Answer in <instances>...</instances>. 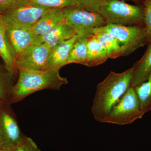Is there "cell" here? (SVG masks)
Segmentation results:
<instances>
[{"label": "cell", "instance_id": "1", "mask_svg": "<svg viewBox=\"0 0 151 151\" xmlns=\"http://www.w3.org/2000/svg\"><path fill=\"white\" fill-rule=\"evenodd\" d=\"M133 68L122 73L111 71L97 85L92 108L94 119L103 123L111 109L131 86Z\"/></svg>", "mask_w": 151, "mask_h": 151}, {"label": "cell", "instance_id": "2", "mask_svg": "<svg viewBox=\"0 0 151 151\" xmlns=\"http://www.w3.org/2000/svg\"><path fill=\"white\" fill-rule=\"evenodd\" d=\"M68 84L67 78L60 76L59 70L55 68L41 71L20 70L17 81L13 87L10 103H17L43 89L58 90L63 85Z\"/></svg>", "mask_w": 151, "mask_h": 151}, {"label": "cell", "instance_id": "3", "mask_svg": "<svg viewBox=\"0 0 151 151\" xmlns=\"http://www.w3.org/2000/svg\"><path fill=\"white\" fill-rule=\"evenodd\" d=\"M98 13L107 24L144 26V9L122 0H108L100 7Z\"/></svg>", "mask_w": 151, "mask_h": 151}, {"label": "cell", "instance_id": "4", "mask_svg": "<svg viewBox=\"0 0 151 151\" xmlns=\"http://www.w3.org/2000/svg\"><path fill=\"white\" fill-rule=\"evenodd\" d=\"M65 22L73 28L77 37L89 38L95 29L107 25L102 16L81 8L77 6L62 9Z\"/></svg>", "mask_w": 151, "mask_h": 151}, {"label": "cell", "instance_id": "5", "mask_svg": "<svg viewBox=\"0 0 151 151\" xmlns=\"http://www.w3.org/2000/svg\"><path fill=\"white\" fill-rule=\"evenodd\" d=\"M144 115L134 88L130 86L113 106L103 123L127 125L142 119Z\"/></svg>", "mask_w": 151, "mask_h": 151}, {"label": "cell", "instance_id": "6", "mask_svg": "<svg viewBox=\"0 0 151 151\" xmlns=\"http://www.w3.org/2000/svg\"><path fill=\"white\" fill-rule=\"evenodd\" d=\"M102 27L119 41L123 56L132 54L138 48L147 44L149 42L145 26L110 24Z\"/></svg>", "mask_w": 151, "mask_h": 151}, {"label": "cell", "instance_id": "7", "mask_svg": "<svg viewBox=\"0 0 151 151\" xmlns=\"http://www.w3.org/2000/svg\"><path fill=\"white\" fill-rule=\"evenodd\" d=\"M48 8L31 5L15 6L1 13L6 28L32 30Z\"/></svg>", "mask_w": 151, "mask_h": 151}, {"label": "cell", "instance_id": "8", "mask_svg": "<svg viewBox=\"0 0 151 151\" xmlns=\"http://www.w3.org/2000/svg\"><path fill=\"white\" fill-rule=\"evenodd\" d=\"M23 134L10 104L0 105V146L2 149L16 148Z\"/></svg>", "mask_w": 151, "mask_h": 151}, {"label": "cell", "instance_id": "9", "mask_svg": "<svg viewBox=\"0 0 151 151\" xmlns=\"http://www.w3.org/2000/svg\"><path fill=\"white\" fill-rule=\"evenodd\" d=\"M51 48L45 44L30 45L16 58L18 71H41L48 69L47 62Z\"/></svg>", "mask_w": 151, "mask_h": 151}, {"label": "cell", "instance_id": "10", "mask_svg": "<svg viewBox=\"0 0 151 151\" xmlns=\"http://www.w3.org/2000/svg\"><path fill=\"white\" fill-rule=\"evenodd\" d=\"M75 36L73 28L64 22L58 25L48 32L35 38L32 44H45L50 48L58 43Z\"/></svg>", "mask_w": 151, "mask_h": 151}, {"label": "cell", "instance_id": "11", "mask_svg": "<svg viewBox=\"0 0 151 151\" xmlns=\"http://www.w3.org/2000/svg\"><path fill=\"white\" fill-rule=\"evenodd\" d=\"M65 22L62 9H50L47 11L33 28L35 37L48 32L54 27Z\"/></svg>", "mask_w": 151, "mask_h": 151}, {"label": "cell", "instance_id": "12", "mask_svg": "<svg viewBox=\"0 0 151 151\" xmlns=\"http://www.w3.org/2000/svg\"><path fill=\"white\" fill-rule=\"evenodd\" d=\"M7 34L16 58L32 44L35 36L32 30L6 28Z\"/></svg>", "mask_w": 151, "mask_h": 151}, {"label": "cell", "instance_id": "13", "mask_svg": "<svg viewBox=\"0 0 151 151\" xmlns=\"http://www.w3.org/2000/svg\"><path fill=\"white\" fill-rule=\"evenodd\" d=\"M77 38L73 37L58 43L51 49L48 57L47 68L59 70L63 66L67 65L70 49Z\"/></svg>", "mask_w": 151, "mask_h": 151}, {"label": "cell", "instance_id": "14", "mask_svg": "<svg viewBox=\"0 0 151 151\" xmlns=\"http://www.w3.org/2000/svg\"><path fill=\"white\" fill-rule=\"evenodd\" d=\"M0 58L7 69L16 74L18 71L16 67V56L8 37L4 21L0 13Z\"/></svg>", "mask_w": 151, "mask_h": 151}, {"label": "cell", "instance_id": "15", "mask_svg": "<svg viewBox=\"0 0 151 151\" xmlns=\"http://www.w3.org/2000/svg\"><path fill=\"white\" fill-rule=\"evenodd\" d=\"M145 53L133 68L131 86L134 87L145 81L151 73V40L147 44Z\"/></svg>", "mask_w": 151, "mask_h": 151}, {"label": "cell", "instance_id": "16", "mask_svg": "<svg viewBox=\"0 0 151 151\" xmlns=\"http://www.w3.org/2000/svg\"><path fill=\"white\" fill-rule=\"evenodd\" d=\"M92 35L97 38L106 50L108 58L115 59L123 56V51L119 41L103 27L95 29Z\"/></svg>", "mask_w": 151, "mask_h": 151}, {"label": "cell", "instance_id": "17", "mask_svg": "<svg viewBox=\"0 0 151 151\" xmlns=\"http://www.w3.org/2000/svg\"><path fill=\"white\" fill-rule=\"evenodd\" d=\"M108 58L106 50L97 38L93 35L88 38L86 66L88 67L97 66L104 63Z\"/></svg>", "mask_w": 151, "mask_h": 151}, {"label": "cell", "instance_id": "18", "mask_svg": "<svg viewBox=\"0 0 151 151\" xmlns=\"http://www.w3.org/2000/svg\"><path fill=\"white\" fill-rule=\"evenodd\" d=\"M15 74L7 69L3 61L0 62V105L10 104Z\"/></svg>", "mask_w": 151, "mask_h": 151}, {"label": "cell", "instance_id": "19", "mask_svg": "<svg viewBox=\"0 0 151 151\" xmlns=\"http://www.w3.org/2000/svg\"><path fill=\"white\" fill-rule=\"evenodd\" d=\"M88 38L77 37L70 49L67 64L77 63L86 65Z\"/></svg>", "mask_w": 151, "mask_h": 151}, {"label": "cell", "instance_id": "20", "mask_svg": "<svg viewBox=\"0 0 151 151\" xmlns=\"http://www.w3.org/2000/svg\"><path fill=\"white\" fill-rule=\"evenodd\" d=\"M77 4V0H19L12 7L22 5H31L45 8L63 9L76 6Z\"/></svg>", "mask_w": 151, "mask_h": 151}, {"label": "cell", "instance_id": "21", "mask_svg": "<svg viewBox=\"0 0 151 151\" xmlns=\"http://www.w3.org/2000/svg\"><path fill=\"white\" fill-rule=\"evenodd\" d=\"M134 88L145 115L151 111V73L145 81Z\"/></svg>", "mask_w": 151, "mask_h": 151}, {"label": "cell", "instance_id": "22", "mask_svg": "<svg viewBox=\"0 0 151 151\" xmlns=\"http://www.w3.org/2000/svg\"><path fill=\"white\" fill-rule=\"evenodd\" d=\"M108 0H77V6L86 11L98 13L103 4Z\"/></svg>", "mask_w": 151, "mask_h": 151}, {"label": "cell", "instance_id": "23", "mask_svg": "<svg viewBox=\"0 0 151 151\" xmlns=\"http://www.w3.org/2000/svg\"><path fill=\"white\" fill-rule=\"evenodd\" d=\"M142 6L144 9V26L150 41L151 40V0H144Z\"/></svg>", "mask_w": 151, "mask_h": 151}, {"label": "cell", "instance_id": "24", "mask_svg": "<svg viewBox=\"0 0 151 151\" xmlns=\"http://www.w3.org/2000/svg\"><path fill=\"white\" fill-rule=\"evenodd\" d=\"M16 151H41L31 138L23 134L19 143L16 148Z\"/></svg>", "mask_w": 151, "mask_h": 151}, {"label": "cell", "instance_id": "25", "mask_svg": "<svg viewBox=\"0 0 151 151\" xmlns=\"http://www.w3.org/2000/svg\"><path fill=\"white\" fill-rule=\"evenodd\" d=\"M19 0H0V13L11 8Z\"/></svg>", "mask_w": 151, "mask_h": 151}, {"label": "cell", "instance_id": "26", "mask_svg": "<svg viewBox=\"0 0 151 151\" xmlns=\"http://www.w3.org/2000/svg\"><path fill=\"white\" fill-rule=\"evenodd\" d=\"M0 151H16V148H15L11 149H1V150H0Z\"/></svg>", "mask_w": 151, "mask_h": 151}, {"label": "cell", "instance_id": "27", "mask_svg": "<svg viewBox=\"0 0 151 151\" xmlns=\"http://www.w3.org/2000/svg\"><path fill=\"white\" fill-rule=\"evenodd\" d=\"M122 1H132L134 2H138L139 1H142V0H122ZM143 1H144V0H143Z\"/></svg>", "mask_w": 151, "mask_h": 151}, {"label": "cell", "instance_id": "28", "mask_svg": "<svg viewBox=\"0 0 151 151\" xmlns=\"http://www.w3.org/2000/svg\"><path fill=\"white\" fill-rule=\"evenodd\" d=\"M1 146H0V150H1Z\"/></svg>", "mask_w": 151, "mask_h": 151}]
</instances>
